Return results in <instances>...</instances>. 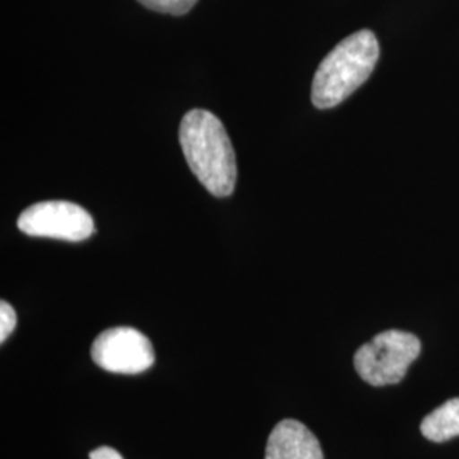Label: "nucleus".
Instances as JSON below:
<instances>
[{
    "label": "nucleus",
    "instance_id": "nucleus-1",
    "mask_svg": "<svg viewBox=\"0 0 459 459\" xmlns=\"http://www.w3.org/2000/svg\"><path fill=\"white\" fill-rule=\"evenodd\" d=\"M179 140L197 181L213 196H230L237 184V160L223 123L210 111L193 109L182 117Z\"/></svg>",
    "mask_w": 459,
    "mask_h": 459
},
{
    "label": "nucleus",
    "instance_id": "nucleus-7",
    "mask_svg": "<svg viewBox=\"0 0 459 459\" xmlns=\"http://www.w3.org/2000/svg\"><path fill=\"white\" fill-rule=\"evenodd\" d=\"M422 436L432 443H446L459 436V398L444 402L420 424Z\"/></svg>",
    "mask_w": 459,
    "mask_h": 459
},
{
    "label": "nucleus",
    "instance_id": "nucleus-4",
    "mask_svg": "<svg viewBox=\"0 0 459 459\" xmlns=\"http://www.w3.org/2000/svg\"><path fill=\"white\" fill-rule=\"evenodd\" d=\"M17 227L31 237L82 242L94 233V220L82 206L70 201H43L24 210Z\"/></svg>",
    "mask_w": 459,
    "mask_h": 459
},
{
    "label": "nucleus",
    "instance_id": "nucleus-5",
    "mask_svg": "<svg viewBox=\"0 0 459 459\" xmlns=\"http://www.w3.org/2000/svg\"><path fill=\"white\" fill-rule=\"evenodd\" d=\"M91 356L100 369L116 375H140L155 362V351L147 335L132 327L100 332Z\"/></svg>",
    "mask_w": 459,
    "mask_h": 459
},
{
    "label": "nucleus",
    "instance_id": "nucleus-8",
    "mask_svg": "<svg viewBox=\"0 0 459 459\" xmlns=\"http://www.w3.org/2000/svg\"><path fill=\"white\" fill-rule=\"evenodd\" d=\"M138 2L155 13L184 16L196 5L197 0H138Z\"/></svg>",
    "mask_w": 459,
    "mask_h": 459
},
{
    "label": "nucleus",
    "instance_id": "nucleus-2",
    "mask_svg": "<svg viewBox=\"0 0 459 459\" xmlns=\"http://www.w3.org/2000/svg\"><path fill=\"white\" fill-rule=\"evenodd\" d=\"M379 58L377 36L362 30L347 36L318 66L312 85V102L318 109L341 104L369 79Z\"/></svg>",
    "mask_w": 459,
    "mask_h": 459
},
{
    "label": "nucleus",
    "instance_id": "nucleus-10",
    "mask_svg": "<svg viewBox=\"0 0 459 459\" xmlns=\"http://www.w3.org/2000/svg\"><path fill=\"white\" fill-rule=\"evenodd\" d=\"M89 459H123V456L109 446H100L89 455Z\"/></svg>",
    "mask_w": 459,
    "mask_h": 459
},
{
    "label": "nucleus",
    "instance_id": "nucleus-9",
    "mask_svg": "<svg viewBox=\"0 0 459 459\" xmlns=\"http://www.w3.org/2000/svg\"><path fill=\"white\" fill-rule=\"evenodd\" d=\"M17 325V316L14 308L7 303H0V342H5L7 337L14 332Z\"/></svg>",
    "mask_w": 459,
    "mask_h": 459
},
{
    "label": "nucleus",
    "instance_id": "nucleus-3",
    "mask_svg": "<svg viewBox=\"0 0 459 459\" xmlns=\"http://www.w3.org/2000/svg\"><path fill=\"white\" fill-rule=\"evenodd\" d=\"M420 341L411 332L386 330L361 345L354 356L358 375L373 386L400 383L420 356Z\"/></svg>",
    "mask_w": 459,
    "mask_h": 459
},
{
    "label": "nucleus",
    "instance_id": "nucleus-6",
    "mask_svg": "<svg viewBox=\"0 0 459 459\" xmlns=\"http://www.w3.org/2000/svg\"><path fill=\"white\" fill-rule=\"evenodd\" d=\"M265 459H324V451L312 430L295 419L281 420L273 429Z\"/></svg>",
    "mask_w": 459,
    "mask_h": 459
}]
</instances>
